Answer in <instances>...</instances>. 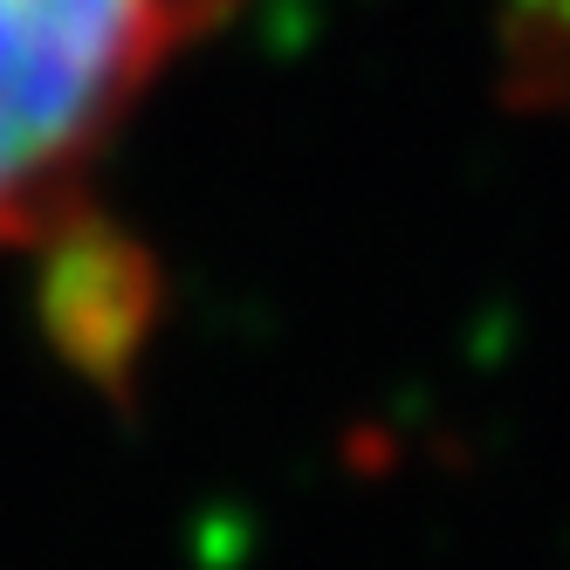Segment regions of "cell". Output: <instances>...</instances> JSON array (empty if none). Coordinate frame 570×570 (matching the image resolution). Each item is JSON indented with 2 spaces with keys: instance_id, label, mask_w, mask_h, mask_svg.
Segmentation results:
<instances>
[{
  "instance_id": "obj_1",
  "label": "cell",
  "mask_w": 570,
  "mask_h": 570,
  "mask_svg": "<svg viewBox=\"0 0 570 570\" xmlns=\"http://www.w3.org/2000/svg\"><path fill=\"white\" fill-rule=\"evenodd\" d=\"M234 0H0V248L49 234L90 158Z\"/></svg>"
}]
</instances>
